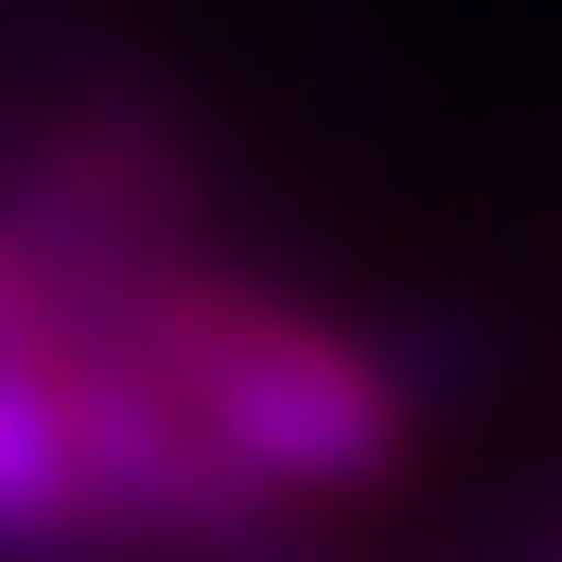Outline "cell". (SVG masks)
<instances>
[{"mask_svg": "<svg viewBox=\"0 0 562 562\" xmlns=\"http://www.w3.org/2000/svg\"><path fill=\"white\" fill-rule=\"evenodd\" d=\"M81 334L115 345L138 379H161L195 437L288 517L391 494L437 437L402 402L368 322L276 288V276L229 265V252H172V265L126 276Z\"/></svg>", "mask_w": 562, "mask_h": 562, "instance_id": "obj_1", "label": "cell"}, {"mask_svg": "<svg viewBox=\"0 0 562 562\" xmlns=\"http://www.w3.org/2000/svg\"><path fill=\"white\" fill-rule=\"evenodd\" d=\"M218 562H334V551H322V540H311V528H299V517H265V528H252V540H229Z\"/></svg>", "mask_w": 562, "mask_h": 562, "instance_id": "obj_6", "label": "cell"}, {"mask_svg": "<svg viewBox=\"0 0 562 562\" xmlns=\"http://www.w3.org/2000/svg\"><path fill=\"white\" fill-rule=\"evenodd\" d=\"M58 402H69V459H81L92 540L115 562H218L265 517H288V505L252 494V482L184 425V402H172L161 379H138L115 345L69 334Z\"/></svg>", "mask_w": 562, "mask_h": 562, "instance_id": "obj_2", "label": "cell"}, {"mask_svg": "<svg viewBox=\"0 0 562 562\" xmlns=\"http://www.w3.org/2000/svg\"><path fill=\"white\" fill-rule=\"evenodd\" d=\"M58 356H12V368H0V562H81V551H104L92 540V505H81V459H69Z\"/></svg>", "mask_w": 562, "mask_h": 562, "instance_id": "obj_3", "label": "cell"}, {"mask_svg": "<svg viewBox=\"0 0 562 562\" xmlns=\"http://www.w3.org/2000/svg\"><path fill=\"white\" fill-rule=\"evenodd\" d=\"M69 35V12L58 0H0V69H23V58H46V46Z\"/></svg>", "mask_w": 562, "mask_h": 562, "instance_id": "obj_5", "label": "cell"}, {"mask_svg": "<svg viewBox=\"0 0 562 562\" xmlns=\"http://www.w3.org/2000/svg\"><path fill=\"white\" fill-rule=\"evenodd\" d=\"M69 334H81V322H69L58 299L35 288V265H23V252L0 241V368H12V356H58Z\"/></svg>", "mask_w": 562, "mask_h": 562, "instance_id": "obj_4", "label": "cell"}]
</instances>
